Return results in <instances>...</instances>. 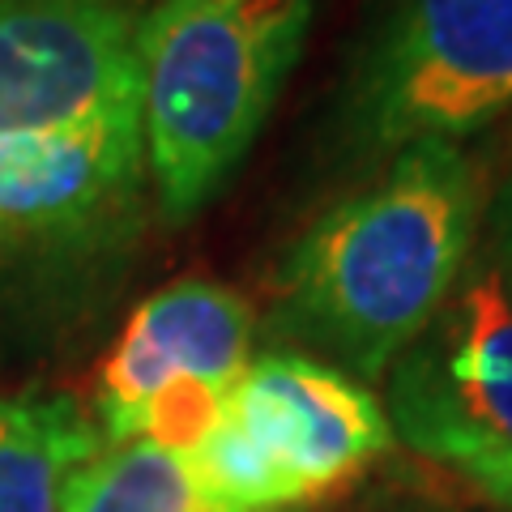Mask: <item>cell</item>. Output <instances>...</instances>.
I'll use <instances>...</instances> for the list:
<instances>
[{"instance_id":"6da1fadb","label":"cell","mask_w":512,"mask_h":512,"mask_svg":"<svg viewBox=\"0 0 512 512\" xmlns=\"http://www.w3.org/2000/svg\"><path fill=\"white\" fill-rule=\"evenodd\" d=\"M483 192V167L457 141L384 158L372 184L286 248L269 286V333L359 384L384 380L466 274Z\"/></svg>"},{"instance_id":"7a4b0ae2","label":"cell","mask_w":512,"mask_h":512,"mask_svg":"<svg viewBox=\"0 0 512 512\" xmlns=\"http://www.w3.org/2000/svg\"><path fill=\"white\" fill-rule=\"evenodd\" d=\"M312 0H154L137 22V120L154 205L188 222L256 146L303 56Z\"/></svg>"},{"instance_id":"3957f363","label":"cell","mask_w":512,"mask_h":512,"mask_svg":"<svg viewBox=\"0 0 512 512\" xmlns=\"http://www.w3.org/2000/svg\"><path fill=\"white\" fill-rule=\"evenodd\" d=\"M512 111V0H380L346 64L333 137L350 158L457 141Z\"/></svg>"},{"instance_id":"277c9868","label":"cell","mask_w":512,"mask_h":512,"mask_svg":"<svg viewBox=\"0 0 512 512\" xmlns=\"http://www.w3.org/2000/svg\"><path fill=\"white\" fill-rule=\"evenodd\" d=\"M389 444L393 423L367 384L299 350H265L184 461L214 512H278L346 487Z\"/></svg>"},{"instance_id":"5b68a950","label":"cell","mask_w":512,"mask_h":512,"mask_svg":"<svg viewBox=\"0 0 512 512\" xmlns=\"http://www.w3.org/2000/svg\"><path fill=\"white\" fill-rule=\"evenodd\" d=\"M384 389L393 436L512 508V286L483 248Z\"/></svg>"},{"instance_id":"8992f818","label":"cell","mask_w":512,"mask_h":512,"mask_svg":"<svg viewBox=\"0 0 512 512\" xmlns=\"http://www.w3.org/2000/svg\"><path fill=\"white\" fill-rule=\"evenodd\" d=\"M150 197L137 111L77 133L0 141V274L120 252Z\"/></svg>"},{"instance_id":"52a82bcc","label":"cell","mask_w":512,"mask_h":512,"mask_svg":"<svg viewBox=\"0 0 512 512\" xmlns=\"http://www.w3.org/2000/svg\"><path fill=\"white\" fill-rule=\"evenodd\" d=\"M133 0H0V141L137 111Z\"/></svg>"},{"instance_id":"ba28073f","label":"cell","mask_w":512,"mask_h":512,"mask_svg":"<svg viewBox=\"0 0 512 512\" xmlns=\"http://www.w3.org/2000/svg\"><path fill=\"white\" fill-rule=\"evenodd\" d=\"M256 316L244 295L210 278H180L141 299L107 350L94 389V423L107 444H124L137 414L175 384H231L252 363Z\"/></svg>"},{"instance_id":"9c48e42d","label":"cell","mask_w":512,"mask_h":512,"mask_svg":"<svg viewBox=\"0 0 512 512\" xmlns=\"http://www.w3.org/2000/svg\"><path fill=\"white\" fill-rule=\"evenodd\" d=\"M103 444L73 397H0V512H64L69 483Z\"/></svg>"},{"instance_id":"30bf717a","label":"cell","mask_w":512,"mask_h":512,"mask_svg":"<svg viewBox=\"0 0 512 512\" xmlns=\"http://www.w3.org/2000/svg\"><path fill=\"white\" fill-rule=\"evenodd\" d=\"M64 512H214L188 461L146 440L103 444L64 495Z\"/></svg>"},{"instance_id":"8fae6325","label":"cell","mask_w":512,"mask_h":512,"mask_svg":"<svg viewBox=\"0 0 512 512\" xmlns=\"http://www.w3.org/2000/svg\"><path fill=\"white\" fill-rule=\"evenodd\" d=\"M478 248L500 269V278L512 286V146L500 158V167L483 192V227H478Z\"/></svg>"}]
</instances>
